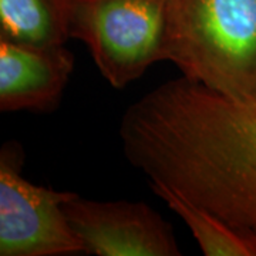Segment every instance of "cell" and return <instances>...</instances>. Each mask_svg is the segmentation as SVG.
<instances>
[{
	"instance_id": "cell-5",
	"label": "cell",
	"mask_w": 256,
	"mask_h": 256,
	"mask_svg": "<svg viewBox=\"0 0 256 256\" xmlns=\"http://www.w3.org/2000/svg\"><path fill=\"white\" fill-rule=\"evenodd\" d=\"M86 255L180 256L172 225L141 201H96L76 194L64 204Z\"/></svg>"
},
{
	"instance_id": "cell-2",
	"label": "cell",
	"mask_w": 256,
	"mask_h": 256,
	"mask_svg": "<svg viewBox=\"0 0 256 256\" xmlns=\"http://www.w3.org/2000/svg\"><path fill=\"white\" fill-rule=\"evenodd\" d=\"M165 60L222 96L256 101V0H165Z\"/></svg>"
},
{
	"instance_id": "cell-4",
	"label": "cell",
	"mask_w": 256,
	"mask_h": 256,
	"mask_svg": "<svg viewBox=\"0 0 256 256\" xmlns=\"http://www.w3.org/2000/svg\"><path fill=\"white\" fill-rule=\"evenodd\" d=\"M18 141L0 150V256H74L86 254L64 204L76 192L56 191L23 176Z\"/></svg>"
},
{
	"instance_id": "cell-7",
	"label": "cell",
	"mask_w": 256,
	"mask_h": 256,
	"mask_svg": "<svg viewBox=\"0 0 256 256\" xmlns=\"http://www.w3.org/2000/svg\"><path fill=\"white\" fill-rule=\"evenodd\" d=\"M72 0H0V40L64 46L70 37Z\"/></svg>"
},
{
	"instance_id": "cell-6",
	"label": "cell",
	"mask_w": 256,
	"mask_h": 256,
	"mask_svg": "<svg viewBox=\"0 0 256 256\" xmlns=\"http://www.w3.org/2000/svg\"><path fill=\"white\" fill-rule=\"evenodd\" d=\"M74 72L64 46H32L0 40V111L52 112Z\"/></svg>"
},
{
	"instance_id": "cell-3",
	"label": "cell",
	"mask_w": 256,
	"mask_h": 256,
	"mask_svg": "<svg viewBox=\"0 0 256 256\" xmlns=\"http://www.w3.org/2000/svg\"><path fill=\"white\" fill-rule=\"evenodd\" d=\"M165 0H72L70 37L117 90L165 60Z\"/></svg>"
},
{
	"instance_id": "cell-1",
	"label": "cell",
	"mask_w": 256,
	"mask_h": 256,
	"mask_svg": "<svg viewBox=\"0 0 256 256\" xmlns=\"http://www.w3.org/2000/svg\"><path fill=\"white\" fill-rule=\"evenodd\" d=\"M146 170L256 246V101L182 84L156 121Z\"/></svg>"
},
{
	"instance_id": "cell-8",
	"label": "cell",
	"mask_w": 256,
	"mask_h": 256,
	"mask_svg": "<svg viewBox=\"0 0 256 256\" xmlns=\"http://www.w3.org/2000/svg\"><path fill=\"white\" fill-rule=\"evenodd\" d=\"M156 196L185 222L205 256H256V246L216 215L162 184L150 182Z\"/></svg>"
}]
</instances>
